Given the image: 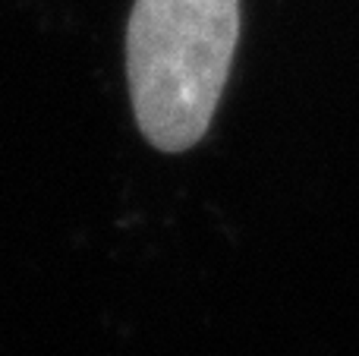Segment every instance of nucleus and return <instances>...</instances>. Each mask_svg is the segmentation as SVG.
<instances>
[{
    "label": "nucleus",
    "mask_w": 359,
    "mask_h": 356,
    "mask_svg": "<svg viewBox=\"0 0 359 356\" xmlns=\"http://www.w3.org/2000/svg\"><path fill=\"white\" fill-rule=\"evenodd\" d=\"M240 38V0H136L126 22L133 114L158 151L208 132Z\"/></svg>",
    "instance_id": "obj_1"
}]
</instances>
